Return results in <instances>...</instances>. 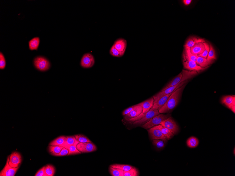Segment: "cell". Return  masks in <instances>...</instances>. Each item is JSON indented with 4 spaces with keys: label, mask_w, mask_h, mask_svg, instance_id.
<instances>
[{
    "label": "cell",
    "mask_w": 235,
    "mask_h": 176,
    "mask_svg": "<svg viewBox=\"0 0 235 176\" xmlns=\"http://www.w3.org/2000/svg\"><path fill=\"white\" fill-rule=\"evenodd\" d=\"M185 86L186 85L184 84L171 93L166 103L158 110L160 113L171 112L176 107L179 103L181 96Z\"/></svg>",
    "instance_id": "cell-1"
},
{
    "label": "cell",
    "mask_w": 235,
    "mask_h": 176,
    "mask_svg": "<svg viewBox=\"0 0 235 176\" xmlns=\"http://www.w3.org/2000/svg\"><path fill=\"white\" fill-rule=\"evenodd\" d=\"M171 115L169 114L167 115L160 114L155 116L151 120L144 124L143 125L141 126V127L145 129L151 128L152 127L160 124L163 121L166 120L168 118L171 117Z\"/></svg>",
    "instance_id": "cell-2"
},
{
    "label": "cell",
    "mask_w": 235,
    "mask_h": 176,
    "mask_svg": "<svg viewBox=\"0 0 235 176\" xmlns=\"http://www.w3.org/2000/svg\"><path fill=\"white\" fill-rule=\"evenodd\" d=\"M33 63L37 69L42 72L47 71L50 67L49 61L42 56H38L33 60Z\"/></svg>",
    "instance_id": "cell-3"
},
{
    "label": "cell",
    "mask_w": 235,
    "mask_h": 176,
    "mask_svg": "<svg viewBox=\"0 0 235 176\" xmlns=\"http://www.w3.org/2000/svg\"><path fill=\"white\" fill-rule=\"evenodd\" d=\"M187 81L188 80L183 82L182 83H178L175 86L169 87L165 90L161 91V92L158 93L153 97L154 100V103H156L160 98L163 97V96L173 93L175 90L186 83Z\"/></svg>",
    "instance_id": "cell-4"
},
{
    "label": "cell",
    "mask_w": 235,
    "mask_h": 176,
    "mask_svg": "<svg viewBox=\"0 0 235 176\" xmlns=\"http://www.w3.org/2000/svg\"><path fill=\"white\" fill-rule=\"evenodd\" d=\"M160 125L166 128L174 135L176 134L179 131V127L176 122L171 117H170L163 121Z\"/></svg>",
    "instance_id": "cell-5"
},
{
    "label": "cell",
    "mask_w": 235,
    "mask_h": 176,
    "mask_svg": "<svg viewBox=\"0 0 235 176\" xmlns=\"http://www.w3.org/2000/svg\"><path fill=\"white\" fill-rule=\"evenodd\" d=\"M150 137L152 140H162L166 142L167 139L157 126L151 128L148 130Z\"/></svg>",
    "instance_id": "cell-6"
},
{
    "label": "cell",
    "mask_w": 235,
    "mask_h": 176,
    "mask_svg": "<svg viewBox=\"0 0 235 176\" xmlns=\"http://www.w3.org/2000/svg\"><path fill=\"white\" fill-rule=\"evenodd\" d=\"M95 63V59L94 57L90 53H86L82 57L80 65L84 68H89L92 67Z\"/></svg>",
    "instance_id": "cell-7"
},
{
    "label": "cell",
    "mask_w": 235,
    "mask_h": 176,
    "mask_svg": "<svg viewBox=\"0 0 235 176\" xmlns=\"http://www.w3.org/2000/svg\"><path fill=\"white\" fill-rule=\"evenodd\" d=\"M183 65L184 68L189 71L195 70L197 72L203 71L207 68H203L198 66L196 62L189 60L185 58H183Z\"/></svg>",
    "instance_id": "cell-8"
},
{
    "label": "cell",
    "mask_w": 235,
    "mask_h": 176,
    "mask_svg": "<svg viewBox=\"0 0 235 176\" xmlns=\"http://www.w3.org/2000/svg\"><path fill=\"white\" fill-rule=\"evenodd\" d=\"M77 148L81 153H89L96 151L97 147L92 143H79Z\"/></svg>",
    "instance_id": "cell-9"
},
{
    "label": "cell",
    "mask_w": 235,
    "mask_h": 176,
    "mask_svg": "<svg viewBox=\"0 0 235 176\" xmlns=\"http://www.w3.org/2000/svg\"><path fill=\"white\" fill-rule=\"evenodd\" d=\"M160 114L158 110H150L148 112L146 113L145 116L143 118L140 120L134 122L133 124L135 125H140L146 123L155 116Z\"/></svg>",
    "instance_id": "cell-10"
},
{
    "label": "cell",
    "mask_w": 235,
    "mask_h": 176,
    "mask_svg": "<svg viewBox=\"0 0 235 176\" xmlns=\"http://www.w3.org/2000/svg\"><path fill=\"white\" fill-rule=\"evenodd\" d=\"M10 156H8L7 159L6 163L4 168L0 173L1 176H14L16 172L18 171L19 167L17 168H14L11 167L9 164Z\"/></svg>",
    "instance_id": "cell-11"
},
{
    "label": "cell",
    "mask_w": 235,
    "mask_h": 176,
    "mask_svg": "<svg viewBox=\"0 0 235 176\" xmlns=\"http://www.w3.org/2000/svg\"><path fill=\"white\" fill-rule=\"evenodd\" d=\"M22 161V156L18 152H13L10 155L9 164L13 168H16L19 167Z\"/></svg>",
    "instance_id": "cell-12"
},
{
    "label": "cell",
    "mask_w": 235,
    "mask_h": 176,
    "mask_svg": "<svg viewBox=\"0 0 235 176\" xmlns=\"http://www.w3.org/2000/svg\"><path fill=\"white\" fill-rule=\"evenodd\" d=\"M221 103L235 113V96L234 95L223 96L222 98Z\"/></svg>",
    "instance_id": "cell-13"
},
{
    "label": "cell",
    "mask_w": 235,
    "mask_h": 176,
    "mask_svg": "<svg viewBox=\"0 0 235 176\" xmlns=\"http://www.w3.org/2000/svg\"><path fill=\"white\" fill-rule=\"evenodd\" d=\"M143 109L142 107L139 105H135L134 108L128 114L124 116V118L126 121L130 118L137 117L142 113Z\"/></svg>",
    "instance_id": "cell-14"
},
{
    "label": "cell",
    "mask_w": 235,
    "mask_h": 176,
    "mask_svg": "<svg viewBox=\"0 0 235 176\" xmlns=\"http://www.w3.org/2000/svg\"><path fill=\"white\" fill-rule=\"evenodd\" d=\"M113 45L119 52L124 54L127 47V41L125 39H119L115 42Z\"/></svg>",
    "instance_id": "cell-15"
},
{
    "label": "cell",
    "mask_w": 235,
    "mask_h": 176,
    "mask_svg": "<svg viewBox=\"0 0 235 176\" xmlns=\"http://www.w3.org/2000/svg\"><path fill=\"white\" fill-rule=\"evenodd\" d=\"M172 93L164 96L163 97L160 98L156 103L154 104L153 106L150 110H159L166 103Z\"/></svg>",
    "instance_id": "cell-16"
},
{
    "label": "cell",
    "mask_w": 235,
    "mask_h": 176,
    "mask_svg": "<svg viewBox=\"0 0 235 176\" xmlns=\"http://www.w3.org/2000/svg\"><path fill=\"white\" fill-rule=\"evenodd\" d=\"M191 52L195 55L198 56L203 53L205 49V46L203 42H200L195 44L190 49Z\"/></svg>",
    "instance_id": "cell-17"
},
{
    "label": "cell",
    "mask_w": 235,
    "mask_h": 176,
    "mask_svg": "<svg viewBox=\"0 0 235 176\" xmlns=\"http://www.w3.org/2000/svg\"><path fill=\"white\" fill-rule=\"evenodd\" d=\"M204 40L202 38H199L195 37H191L189 38L186 42L184 45L185 49H190L191 48L193 47L197 43L200 42H205Z\"/></svg>",
    "instance_id": "cell-18"
},
{
    "label": "cell",
    "mask_w": 235,
    "mask_h": 176,
    "mask_svg": "<svg viewBox=\"0 0 235 176\" xmlns=\"http://www.w3.org/2000/svg\"><path fill=\"white\" fill-rule=\"evenodd\" d=\"M154 101L153 98L152 97L148 100L138 104L142 107L143 109V113H146L151 110L153 106Z\"/></svg>",
    "instance_id": "cell-19"
},
{
    "label": "cell",
    "mask_w": 235,
    "mask_h": 176,
    "mask_svg": "<svg viewBox=\"0 0 235 176\" xmlns=\"http://www.w3.org/2000/svg\"><path fill=\"white\" fill-rule=\"evenodd\" d=\"M66 137L64 136H61L51 142L49 146H59L64 147L66 144Z\"/></svg>",
    "instance_id": "cell-20"
},
{
    "label": "cell",
    "mask_w": 235,
    "mask_h": 176,
    "mask_svg": "<svg viewBox=\"0 0 235 176\" xmlns=\"http://www.w3.org/2000/svg\"><path fill=\"white\" fill-rule=\"evenodd\" d=\"M213 61L209 60L207 58L198 56L196 63L201 67L203 68H207L209 65L213 63Z\"/></svg>",
    "instance_id": "cell-21"
},
{
    "label": "cell",
    "mask_w": 235,
    "mask_h": 176,
    "mask_svg": "<svg viewBox=\"0 0 235 176\" xmlns=\"http://www.w3.org/2000/svg\"><path fill=\"white\" fill-rule=\"evenodd\" d=\"M182 73H180L177 76L172 80L166 85V86L164 88L162 91L165 90L167 88L174 86L179 83H182L183 81L182 79Z\"/></svg>",
    "instance_id": "cell-22"
},
{
    "label": "cell",
    "mask_w": 235,
    "mask_h": 176,
    "mask_svg": "<svg viewBox=\"0 0 235 176\" xmlns=\"http://www.w3.org/2000/svg\"><path fill=\"white\" fill-rule=\"evenodd\" d=\"M79 142L76 139L75 136H68L66 137V144L64 147L69 149L72 146H77Z\"/></svg>",
    "instance_id": "cell-23"
},
{
    "label": "cell",
    "mask_w": 235,
    "mask_h": 176,
    "mask_svg": "<svg viewBox=\"0 0 235 176\" xmlns=\"http://www.w3.org/2000/svg\"><path fill=\"white\" fill-rule=\"evenodd\" d=\"M157 126L158 128L161 130L163 135L165 136L167 140L171 139L172 137H174V134L166 128L161 126L160 124L159 125H157Z\"/></svg>",
    "instance_id": "cell-24"
},
{
    "label": "cell",
    "mask_w": 235,
    "mask_h": 176,
    "mask_svg": "<svg viewBox=\"0 0 235 176\" xmlns=\"http://www.w3.org/2000/svg\"><path fill=\"white\" fill-rule=\"evenodd\" d=\"M198 56L192 54L190 49H185L183 54V58H185L189 60L197 62Z\"/></svg>",
    "instance_id": "cell-25"
},
{
    "label": "cell",
    "mask_w": 235,
    "mask_h": 176,
    "mask_svg": "<svg viewBox=\"0 0 235 176\" xmlns=\"http://www.w3.org/2000/svg\"><path fill=\"white\" fill-rule=\"evenodd\" d=\"M40 43V39L38 37L33 38L29 42V46L30 50H38Z\"/></svg>",
    "instance_id": "cell-26"
},
{
    "label": "cell",
    "mask_w": 235,
    "mask_h": 176,
    "mask_svg": "<svg viewBox=\"0 0 235 176\" xmlns=\"http://www.w3.org/2000/svg\"><path fill=\"white\" fill-rule=\"evenodd\" d=\"M199 141L198 138L192 137L188 138L186 141L187 146L190 148H195L199 145Z\"/></svg>",
    "instance_id": "cell-27"
},
{
    "label": "cell",
    "mask_w": 235,
    "mask_h": 176,
    "mask_svg": "<svg viewBox=\"0 0 235 176\" xmlns=\"http://www.w3.org/2000/svg\"><path fill=\"white\" fill-rule=\"evenodd\" d=\"M64 147L59 146H49V152L51 154L55 156L60 152Z\"/></svg>",
    "instance_id": "cell-28"
},
{
    "label": "cell",
    "mask_w": 235,
    "mask_h": 176,
    "mask_svg": "<svg viewBox=\"0 0 235 176\" xmlns=\"http://www.w3.org/2000/svg\"><path fill=\"white\" fill-rule=\"evenodd\" d=\"M45 171L46 176H53L55 172V167L51 164H47L45 166Z\"/></svg>",
    "instance_id": "cell-29"
},
{
    "label": "cell",
    "mask_w": 235,
    "mask_h": 176,
    "mask_svg": "<svg viewBox=\"0 0 235 176\" xmlns=\"http://www.w3.org/2000/svg\"><path fill=\"white\" fill-rule=\"evenodd\" d=\"M109 171L112 176H124V171L120 169L114 168L110 166Z\"/></svg>",
    "instance_id": "cell-30"
},
{
    "label": "cell",
    "mask_w": 235,
    "mask_h": 176,
    "mask_svg": "<svg viewBox=\"0 0 235 176\" xmlns=\"http://www.w3.org/2000/svg\"><path fill=\"white\" fill-rule=\"evenodd\" d=\"M114 168L120 169L124 171H127L132 168L133 167L125 164H115L110 166Z\"/></svg>",
    "instance_id": "cell-31"
},
{
    "label": "cell",
    "mask_w": 235,
    "mask_h": 176,
    "mask_svg": "<svg viewBox=\"0 0 235 176\" xmlns=\"http://www.w3.org/2000/svg\"><path fill=\"white\" fill-rule=\"evenodd\" d=\"M209 44V46H210V50H209L207 58L209 59V60L212 61L216 60L217 58L216 55V52H215L214 48L210 43Z\"/></svg>",
    "instance_id": "cell-32"
},
{
    "label": "cell",
    "mask_w": 235,
    "mask_h": 176,
    "mask_svg": "<svg viewBox=\"0 0 235 176\" xmlns=\"http://www.w3.org/2000/svg\"><path fill=\"white\" fill-rule=\"evenodd\" d=\"M74 136L76 139L79 143H92L88 138L84 135L78 134Z\"/></svg>",
    "instance_id": "cell-33"
},
{
    "label": "cell",
    "mask_w": 235,
    "mask_h": 176,
    "mask_svg": "<svg viewBox=\"0 0 235 176\" xmlns=\"http://www.w3.org/2000/svg\"><path fill=\"white\" fill-rule=\"evenodd\" d=\"M110 53L112 56L115 57L120 58L123 56L124 54L122 53L117 50L114 45L112 47L110 50Z\"/></svg>",
    "instance_id": "cell-34"
},
{
    "label": "cell",
    "mask_w": 235,
    "mask_h": 176,
    "mask_svg": "<svg viewBox=\"0 0 235 176\" xmlns=\"http://www.w3.org/2000/svg\"><path fill=\"white\" fill-rule=\"evenodd\" d=\"M124 176H138V172L137 170L135 167H133L132 168L127 171H124Z\"/></svg>",
    "instance_id": "cell-35"
},
{
    "label": "cell",
    "mask_w": 235,
    "mask_h": 176,
    "mask_svg": "<svg viewBox=\"0 0 235 176\" xmlns=\"http://www.w3.org/2000/svg\"><path fill=\"white\" fill-rule=\"evenodd\" d=\"M203 43L205 45V49L203 53L198 56L207 58L209 50H210V46H209V44L207 42H203Z\"/></svg>",
    "instance_id": "cell-36"
},
{
    "label": "cell",
    "mask_w": 235,
    "mask_h": 176,
    "mask_svg": "<svg viewBox=\"0 0 235 176\" xmlns=\"http://www.w3.org/2000/svg\"><path fill=\"white\" fill-rule=\"evenodd\" d=\"M69 152L68 155L80 154L82 153L77 148L76 146H71L69 149Z\"/></svg>",
    "instance_id": "cell-37"
},
{
    "label": "cell",
    "mask_w": 235,
    "mask_h": 176,
    "mask_svg": "<svg viewBox=\"0 0 235 176\" xmlns=\"http://www.w3.org/2000/svg\"><path fill=\"white\" fill-rule=\"evenodd\" d=\"M153 144L158 148L162 149L165 147L164 141L162 140H153Z\"/></svg>",
    "instance_id": "cell-38"
},
{
    "label": "cell",
    "mask_w": 235,
    "mask_h": 176,
    "mask_svg": "<svg viewBox=\"0 0 235 176\" xmlns=\"http://www.w3.org/2000/svg\"><path fill=\"white\" fill-rule=\"evenodd\" d=\"M6 65L5 59L3 54L1 52L0 53V69H3L5 68Z\"/></svg>",
    "instance_id": "cell-39"
},
{
    "label": "cell",
    "mask_w": 235,
    "mask_h": 176,
    "mask_svg": "<svg viewBox=\"0 0 235 176\" xmlns=\"http://www.w3.org/2000/svg\"><path fill=\"white\" fill-rule=\"evenodd\" d=\"M145 115L146 113H142L139 115L137 116V117L129 119V120H127V121L129 122H134H134L135 121L140 120V119L143 118L144 116H145Z\"/></svg>",
    "instance_id": "cell-40"
},
{
    "label": "cell",
    "mask_w": 235,
    "mask_h": 176,
    "mask_svg": "<svg viewBox=\"0 0 235 176\" xmlns=\"http://www.w3.org/2000/svg\"><path fill=\"white\" fill-rule=\"evenodd\" d=\"M69 152V149L66 148L64 147L61 150L60 152L55 156H56V157H61V156L68 155Z\"/></svg>",
    "instance_id": "cell-41"
},
{
    "label": "cell",
    "mask_w": 235,
    "mask_h": 176,
    "mask_svg": "<svg viewBox=\"0 0 235 176\" xmlns=\"http://www.w3.org/2000/svg\"><path fill=\"white\" fill-rule=\"evenodd\" d=\"M45 166L42 167L37 172L35 176H46L45 171Z\"/></svg>",
    "instance_id": "cell-42"
},
{
    "label": "cell",
    "mask_w": 235,
    "mask_h": 176,
    "mask_svg": "<svg viewBox=\"0 0 235 176\" xmlns=\"http://www.w3.org/2000/svg\"><path fill=\"white\" fill-rule=\"evenodd\" d=\"M134 107L135 106H132L128 108H127L123 112V115L124 116L125 115L128 114V113H129L134 108Z\"/></svg>",
    "instance_id": "cell-43"
},
{
    "label": "cell",
    "mask_w": 235,
    "mask_h": 176,
    "mask_svg": "<svg viewBox=\"0 0 235 176\" xmlns=\"http://www.w3.org/2000/svg\"><path fill=\"white\" fill-rule=\"evenodd\" d=\"M184 5L186 6H188L191 4L192 0H183L182 1Z\"/></svg>",
    "instance_id": "cell-44"
}]
</instances>
